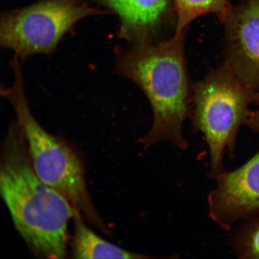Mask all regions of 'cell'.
Here are the masks:
<instances>
[{
  "label": "cell",
  "instance_id": "cell-6",
  "mask_svg": "<svg viewBox=\"0 0 259 259\" xmlns=\"http://www.w3.org/2000/svg\"><path fill=\"white\" fill-rule=\"evenodd\" d=\"M208 197L209 215L220 228L231 231L239 220L259 214V151L247 163L215 178Z\"/></svg>",
  "mask_w": 259,
  "mask_h": 259
},
{
  "label": "cell",
  "instance_id": "cell-3",
  "mask_svg": "<svg viewBox=\"0 0 259 259\" xmlns=\"http://www.w3.org/2000/svg\"><path fill=\"white\" fill-rule=\"evenodd\" d=\"M11 67L14 82L11 86L2 87L1 93L14 108L35 174L63 196L90 224L108 232L91 198L79 155L66 142L47 132L35 119L26 95L22 64L15 62Z\"/></svg>",
  "mask_w": 259,
  "mask_h": 259
},
{
  "label": "cell",
  "instance_id": "cell-10",
  "mask_svg": "<svg viewBox=\"0 0 259 259\" xmlns=\"http://www.w3.org/2000/svg\"><path fill=\"white\" fill-rule=\"evenodd\" d=\"M176 14L175 33L186 32L196 18L206 14L215 15L223 23L232 6L229 0H174Z\"/></svg>",
  "mask_w": 259,
  "mask_h": 259
},
{
  "label": "cell",
  "instance_id": "cell-11",
  "mask_svg": "<svg viewBox=\"0 0 259 259\" xmlns=\"http://www.w3.org/2000/svg\"><path fill=\"white\" fill-rule=\"evenodd\" d=\"M245 221L234 233L232 247L239 258H259V214Z\"/></svg>",
  "mask_w": 259,
  "mask_h": 259
},
{
  "label": "cell",
  "instance_id": "cell-2",
  "mask_svg": "<svg viewBox=\"0 0 259 259\" xmlns=\"http://www.w3.org/2000/svg\"><path fill=\"white\" fill-rule=\"evenodd\" d=\"M185 35L186 32L175 33L158 44L114 49L116 72L143 92L153 111V125L139 140L145 149L162 141L169 142L181 150L188 148L183 125L190 115L192 96Z\"/></svg>",
  "mask_w": 259,
  "mask_h": 259
},
{
  "label": "cell",
  "instance_id": "cell-1",
  "mask_svg": "<svg viewBox=\"0 0 259 259\" xmlns=\"http://www.w3.org/2000/svg\"><path fill=\"white\" fill-rule=\"evenodd\" d=\"M0 163V193L15 228L32 253L66 258L68 226L80 213L35 174L16 119L3 141Z\"/></svg>",
  "mask_w": 259,
  "mask_h": 259
},
{
  "label": "cell",
  "instance_id": "cell-9",
  "mask_svg": "<svg viewBox=\"0 0 259 259\" xmlns=\"http://www.w3.org/2000/svg\"><path fill=\"white\" fill-rule=\"evenodd\" d=\"M82 217L74 218V235L72 253L74 258H153L130 251L112 244L100 237L83 222Z\"/></svg>",
  "mask_w": 259,
  "mask_h": 259
},
{
  "label": "cell",
  "instance_id": "cell-7",
  "mask_svg": "<svg viewBox=\"0 0 259 259\" xmlns=\"http://www.w3.org/2000/svg\"><path fill=\"white\" fill-rule=\"evenodd\" d=\"M225 26L226 60L253 96L259 99V0L231 7Z\"/></svg>",
  "mask_w": 259,
  "mask_h": 259
},
{
  "label": "cell",
  "instance_id": "cell-4",
  "mask_svg": "<svg viewBox=\"0 0 259 259\" xmlns=\"http://www.w3.org/2000/svg\"><path fill=\"white\" fill-rule=\"evenodd\" d=\"M193 127L201 132L208 145L209 177L226 171L223 155L234 154L236 137L245 124L253 96L226 63L212 69L192 88Z\"/></svg>",
  "mask_w": 259,
  "mask_h": 259
},
{
  "label": "cell",
  "instance_id": "cell-12",
  "mask_svg": "<svg viewBox=\"0 0 259 259\" xmlns=\"http://www.w3.org/2000/svg\"><path fill=\"white\" fill-rule=\"evenodd\" d=\"M259 101V99L257 100ZM252 131L259 136V109L249 113L247 121L245 122Z\"/></svg>",
  "mask_w": 259,
  "mask_h": 259
},
{
  "label": "cell",
  "instance_id": "cell-8",
  "mask_svg": "<svg viewBox=\"0 0 259 259\" xmlns=\"http://www.w3.org/2000/svg\"><path fill=\"white\" fill-rule=\"evenodd\" d=\"M118 16V34L129 45L155 44L166 31L171 15L170 0H100Z\"/></svg>",
  "mask_w": 259,
  "mask_h": 259
},
{
  "label": "cell",
  "instance_id": "cell-5",
  "mask_svg": "<svg viewBox=\"0 0 259 259\" xmlns=\"http://www.w3.org/2000/svg\"><path fill=\"white\" fill-rule=\"evenodd\" d=\"M109 13L85 0H40L3 13L0 44L22 63L34 55L50 56L79 21Z\"/></svg>",
  "mask_w": 259,
  "mask_h": 259
}]
</instances>
